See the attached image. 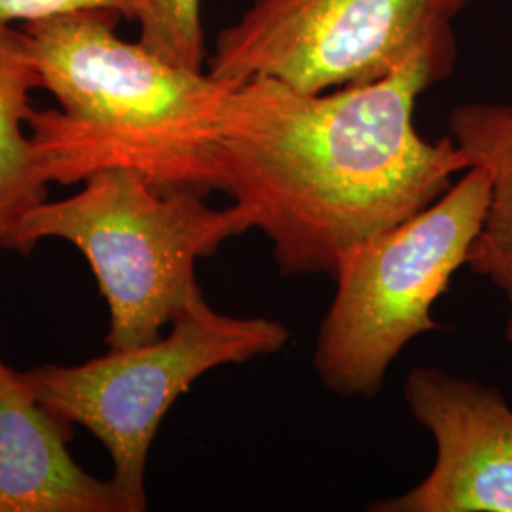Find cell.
I'll return each mask as SVG.
<instances>
[{"mask_svg":"<svg viewBox=\"0 0 512 512\" xmlns=\"http://www.w3.org/2000/svg\"><path fill=\"white\" fill-rule=\"evenodd\" d=\"M37 88L40 78L21 29L0 25V245L48 196L50 183L38 169L31 135L23 131Z\"/></svg>","mask_w":512,"mask_h":512,"instance_id":"30bf717a","label":"cell"},{"mask_svg":"<svg viewBox=\"0 0 512 512\" xmlns=\"http://www.w3.org/2000/svg\"><path fill=\"white\" fill-rule=\"evenodd\" d=\"M454 65L418 57L376 82L304 93L256 76L220 116L217 167L283 275L334 274L349 247L427 209L469 162L414 126L421 93Z\"/></svg>","mask_w":512,"mask_h":512,"instance_id":"6da1fadb","label":"cell"},{"mask_svg":"<svg viewBox=\"0 0 512 512\" xmlns=\"http://www.w3.org/2000/svg\"><path fill=\"white\" fill-rule=\"evenodd\" d=\"M410 414L433 435L431 473L378 512H512V408L490 385L439 368H414L404 385Z\"/></svg>","mask_w":512,"mask_h":512,"instance_id":"52a82bcc","label":"cell"},{"mask_svg":"<svg viewBox=\"0 0 512 512\" xmlns=\"http://www.w3.org/2000/svg\"><path fill=\"white\" fill-rule=\"evenodd\" d=\"M488 200L490 175L469 167L427 209L340 256L313 355L323 384L344 397L372 399L404 346L439 329L431 308L467 264Z\"/></svg>","mask_w":512,"mask_h":512,"instance_id":"277c9868","label":"cell"},{"mask_svg":"<svg viewBox=\"0 0 512 512\" xmlns=\"http://www.w3.org/2000/svg\"><path fill=\"white\" fill-rule=\"evenodd\" d=\"M505 336H507V342L511 344L512 348V317L509 319V325H507V330H505Z\"/></svg>","mask_w":512,"mask_h":512,"instance_id":"4fadbf2b","label":"cell"},{"mask_svg":"<svg viewBox=\"0 0 512 512\" xmlns=\"http://www.w3.org/2000/svg\"><path fill=\"white\" fill-rule=\"evenodd\" d=\"M467 0H255L220 31L209 73L274 78L304 93L382 80L418 57L454 65Z\"/></svg>","mask_w":512,"mask_h":512,"instance_id":"8992f818","label":"cell"},{"mask_svg":"<svg viewBox=\"0 0 512 512\" xmlns=\"http://www.w3.org/2000/svg\"><path fill=\"white\" fill-rule=\"evenodd\" d=\"M84 183L73 198L42 202L23 215L2 247L27 253L40 239L71 241L109 304L107 346H145L202 298L196 260L251 224L236 203L213 209L202 194L160 190L133 169H105Z\"/></svg>","mask_w":512,"mask_h":512,"instance_id":"3957f363","label":"cell"},{"mask_svg":"<svg viewBox=\"0 0 512 512\" xmlns=\"http://www.w3.org/2000/svg\"><path fill=\"white\" fill-rule=\"evenodd\" d=\"M69 425L0 359V512H131L112 478H93L71 458Z\"/></svg>","mask_w":512,"mask_h":512,"instance_id":"ba28073f","label":"cell"},{"mask_svg":"<svg viewBox=\"0 0 512 512\" xmlns=\"http://www.w3.org/2000/svg\"><path fill=\"white\" fill-rule=\"evenodd\" d=\"M139 42L165 61L202 71V0H139Z\"/></svg>","mask_w":512,"mask_h":512,"instance_id":"8fae6325","label":"cell"},{"mask_svg":"<svg viewBox=\"0 0 512 512\" xmlns=\"http://www.w3.org/2000/svg\"><path fill=\"white\" fill-rule=\"evenodd\" d=\"M122 19L74 10L21 27L40 88L59 105L27 120L42 177L73 184L124 167L160 190H220V116L236 84L118 37Z\"/></svg>","mask_w":512,"mask_h":512,"instance_id":"7a4b0ae2","label":"cell"},{"mask_svg":"<svg viewBox=\"0 0 512 512\" xmlns=\"http://www.w3.org/2000/svg\"><path fill=\"white\" fill-rule=\"evenodd\" d=\"M74 10H110L135 21L139 0H0V25H25Z\"/></svg>","mask_w":512,"mask_h":512,"instance_id":"7c38bea8","label":"cell"},{"mask_svg":"<svg viewBox=\"0 0 512 512\" xmlns=\"http://www.w3.org/2000/svg\"><path fill=\"white\" fill-rule=\"evenodd\" d=\"M448 126L469 167L490 175L486 217L467 266L492 281L512 306V105H463L450 114Z\"/></svg>","mask_w":512,"mask_h":512,"instance_id":"9c48e42d","label":"cell"},{"mask_svg":"<svg viewBox=\"0 0 512 512\" xmlns=\"http://www.w3.org/2000/svg\"><path fill=\"white\" fill-rule=\"evenodd\" d=\"M289 340L279 321L222 315L202 296L173 317L167 338L110 349L84 365L38 366L23 378L44 408L105 444L112 482L131 512H141L147 509L148 450L171 404L205 372L277 353Z\"/></svg>","mask_w":512,"mask_h":512,"instance_id":"5b68a950","label":"cell"}]
</instances>
